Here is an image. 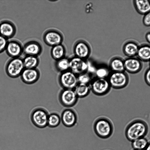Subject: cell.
Here are the masks:
<instances>
[{"label": "cell", "instance_id": "cell-20", "mask_svg": "<svg viewBox=\"0 0 150 150\" xmlns=\"http://www.w3.org/2000/svg\"><path fill=\"white\" fill-rule=\"evenodd\" d=\"M137 56L142 61H150V45L144 44L139 46Z\"/></svg>", "mask_w": 150, "mask_h": 150}, {"label": "cell", "instance_id": "cell-12", "mask_svg": "<svg viewBox=\"0 0 150 150\" xmlns=\"http://www.w3.org/2000/svg\"><path fill=\"white\" fill-rule=\"evenodd\" d=\"M40 76V72L36 68H25L20 76L22 81L27 84H32L37 82Z\"/></svg>", "mask_w": 150, "mask_h": 150}, {"label": "cell", "instance_id": "cell-5", "mask_svg": "<svg viewBox=\"0 0 150 150\" xmlns=\"http://www.w3.org/2000/svg\"><path fill=\"white\" fill-rule=\"evenodd\" d=\"M49 114L45 109L38 108L32 112L30 119L33 124L36 127L43 128L47 126V120Z\"/></svg>", "mask_w": 150, "mask_h": 150}, {"label": "cell", "instance_id": "cell-33", "mask_svg": "<svg viewBox=\"0 0 150 150\" xmlns=\"http://www.w3.org/2000/svg\"><path fill=\"white\" fill-rule=\"evenodd\" d=\"M145 37L147 41L150 44V32H148L146 34Z\"/></svg>", "mask_w": 150, "mask_h": 150}, {"label": "cell", "instance_id": "cell-21", "mask_svg": "<svg viewBox=\"0 0 150 150\" xmlns=\"http://www.w3.org/2000/svg\"><path fill=\"white\" fill-rule=\"evenodd\" d=\"M25 68H36L40 63V59L38 57L25 55L23 59Z\"/></svg>", "mask_w": 150, "mask_h": 150}, {"label": "cell", "instance_id": "cell-17", "mask_svg": "<svg viewBox=\"0 0 150 150\" xmlns=\"http://www.w3.org/2000/svg\"><path fill=\"white\" fill-rule=\"evenodd\" d=\"M139 46L136 42L129 41L124 44L123 51L124 54L128 57H134L137 55Z\"/></svg>", "mask_w": 150, "mask_h": 150}, {"label": "cell", "instance_id": "cell-14", "mask_svg": "<svg viewBox=\"0 0 150 150\" xmlns=\"http://www.w3.org/2000/svg\"><path fill=\"white\" fill-rule=\"evenodd\" d=\"M142 62L134 57L127 58L124 60L125 71L132 74L139 72L142 68Z\"/></svg>", "mask_w": 150, "mask_h": 150}, {"label": "cell", "instance_id": "cell-9", "mask_svg": "<svg viewBox=\"0 0 150 150\" xmlns=\"http://www.w3.org/2000/svg\"><path fill=\"white\" fill-rule=\"evenodd\" d=\"M44 43L47 45L52 47L61 44L63 37L61 33L54 29H49L46 30L43 35Z\"/></svg>", "mask_w": 150, "mask_h": 150}, {"label": "cell", "instance_id": "cell-28", "mask_svg": "<svg viewBox=\"0 0 150 150\" xmlns=\"http://www.w3.org/2000/svg\"><path fill=\"white\" fill-rule=\"evenodd\" d=\"M111 72L109 68L105 66L96 67L94 75L96 78L107 79Z\"/></svg>", "mask_w": 150, "mask_h": 150}, {"label": "cell", "instance_id": "cell-19", "mask_svg": "<svg viewBox=\"0 0 150 150\" xmlns=\"http://www.w3.org/2000/svg\"><path fill=\"white\" fill-rule=\"evenodd\" d=\"M133 4L136 10L140 14L144 15L150 11V0H134Z\"/></svg>", "mask_w": 150, "mask_h": 150}, {"label": "cell", "instance_id": "cell-8", "mask_svg": "<svg viewBox=\"0 0 150 150\" xmlns=\"http://www.w3.org/2000/svg\"><path fill=\"white\" fill-rule=\"evenodd\" d=\"M78 98L74 89H63L59 95L60 103L66 107H71L74 105Z\"/></svg>", "mask_w": 150, "mask_h": 150}, {"label": "cell", "instance_id": "cell-6", "mask_svg": "<svg viewBox=\"0 0 150 150\" xmlns=\"http://www.w3.org/2000/svg\"><path fill=\"white\" fill-rule=\"evenodd\" d=\"M91 90L95 95L103 96L110 91L111 87L107 79L94 78L90 84Z\"/></svg>", "mask_w": 150, "mask_h": 150}, {"label": "cell", "instance_id": "cell-22", "mask_svg": "<svg viewBox=\"0 0 150 150\" xmlns=\"http://www.w3.org/2000/svg\"><path fill=\"white\" fill-rule=\"evenodd\" d=\"M109 69L111 72L125 71L124 60L119 58L113 59L110 63Z\"/></svg>", "mask_w": 150, "mask_h": 150}, {"label": "cell", "instance_id": "cell-36", "mask_svg": "<svg viewBox=\"0 0 150 150\" xmlns=\"http://www.w3.org/2000/svg\"><path fill=\"white\" fill-rule=\"evenodd\" d=\"M133 150H134V149H133Z\"/></svg>", "mask_w": 150, "mask_h": 150}, {"label": "cell", "instance_id": "cell-11", "mask_svg": "<svg viewBox=\"0 0 150 150\" xmlns=\"http://www.w3.org/2000/svg\"><path fill=\"white\" fill-rule=\"evenodd\" d=\"M5 51L11 58L20 57L23 53V46L17 40H8Z\"/></svg>", "mask_w": 150, "mask_h": 150}, {"label": "cell", "instance_id": "cell-18", "mask_svg": "<svg viewBox=\"0 0 150 150\" xmlns=\"http://www.w3.org/2000/svg\"><path fill=\"white\" fill-rule=\"evenodd\" d=\"M74 52L76 57L84 59L87 57L90 53V49L84 42H79L74 47Z\"/></svg>", "mask_w": 150, "mask_h": 150}, {"label": "cell", "instance_id": "cell-10", "mask_svg": "<svg viewBox=\"0 0 150 150\" xmlns=\"http://www.w3.org/2000/svg\"><path fill=\"white\" fill-rule=\"evenodd\" d=\"M23 46V53L25 55L38 57L42 53L43 47L38 41L31 40L26 42Z\"/></svg>", "mask_w": 150, "mask_h": 150}, {"label": "cell", "instance_id": "cell-4", "mask_svg": "<svg viewBox=\"0 0 150 150\" xmlns=\"http://www.w3.org/2000/svg\"><path fill=\"white\" fill-rule=\"evenodd\" d=\"M107 79L111 87L116 89L125 88L129 81V76L125 71L111 72Z\"/></svg>", "mask_w": 150, "mask_h": 150}, {"label": "cell", "instance_id": "cell-32", "mask_svg": "<svg viewBox=\"0 0 150 150\" xmlns=\"http://www.w3.org/2000/svg\"><path fill=\"white\" fill-rule=\"evenodd\" d=\"M144 80L146 83L150 86V68L146 71L144 75Z\"/></svg>", "mask_w": 150, "mask_h": 150}, {"label": "cell", "instance_id": "cell-15", "mask_svg": "<svg viewBox=\"0 0 150 150\" xmlns=\"http://www.w3.org/2000/svg\"><path fill=\"white\" fill-rule=\"evenodd\" d=\"M16 32V27L11 21L5 20L0 22V35L8 39L13 38Z\"/></svg>", "mask_w": 150, "mask_h": 150}, {"label": "cell", "instance_id": "cell-26", "mask_svg": "<svg viewBox=\"0 0 150 150\" xmlns=\"http://www.w3.org/2000/svg\"><path fill=\"white\" fill-rule=\"evenodd\" d=\"M149 142L144 137L137 139L131 142L132 146L134 150H144Z\"/></svg>", "mask_w": 150, "mask_h": 150}, {"label": "cell", "instance_id": "cell-2", "mask_svg": "<svg viewBox=\"0 0 150 150\" xmlns=\"http://www.w3.org/2000/svg\"><path fill=\"white\" fill-rule=\"evenodd\" d=\"M93 129L96 134L99 137L107 139L112 134L113 127L112 123L108 119L101 117L95 122Z\"/></svg>", "mask_w": 150, "mask_h": 150}, {"label": "cell", "instance_id": "cell-23", "mask_svg": "<svg viewBox=\"0 0 150 150\" xmlns=\"http://www.w3.org/2000/svg\"><path fill=\"white\" fill-rule=\"evenodd\" d=\"M65 52L64 47L60 44L52 47L50 54L52 58L57 61L64 58Z\"/></svg>", "mask_w": 150, "mask_h": 150}, {"label": "cell", "instance_id": "cell-13", "mask_svg": "<svg viewBox=\"0 0 150 150\" xmlns=\"http://www.w3.org/2000/svg\"><path fill=\"white\" fill-rule=\"evenodd\" d=\"M88 63L84 59L77 57L69 60V70L77 75L87 71Z\"/></svg>", "mask_w": 150, "mask_h": 150}, {"label": "cell", "instance_id": "cell-30", "mask_svg": "<svg viewBox=\"0 0 150 150\" xmlns=\"http://www.w3.org/2000/svg\"><path fill=\"white\" fill-rule=\"evenodd\" d=\"M8 41V39L0 35V54L5 50Z\"/></svg>", "mask_w": 150, "mask_h": 150}, {"label": "cell", "instance_id": "cell-7", "mask_svg": "<svg viewBox=\"0 0 150 150\" xmlns=\"http://www.w3.org/2000/svg\"><path fill=\"white\" fill-rule=\"evenodd\" d=\"M59 82L63 89H74L78 83L77 75L68 70L60 73Z\"/></svg>", "mask_w": 150, "mask_h": 150}, {"label": "cell", "instance_id": "cell-29", "mask_svg": "<svg viewBox=\"0 0 150 150\" xmlns=\"http://www.w3.org/2000/svg\"><path fill=\"white\" fill-rule=\"evenodd\" d=\"M93 75L87 72L80 74L77 75L78 83L90 85L93 79Z\"/></svg>", "mask_w": 150, "mask_h": 150}, {"label": "cell", "instance_id": "cell-25", "mask_svg": "<svg viewBox=\"0 0 150 150\" xmlns=\"http://www.w3.org/2000/svg\"><path fill=\"white\" fill-rule=\"evenodd\" d=\"M56 61L55 67L58 71L62 73L69 70V60L64 57Z\"/></svg>", "mask_w": 150, "mask_h": 150}, {"label": "cell", "instance_id": "cell-16", "mask_svg": "<svg viewBox=\"0 0 150 150\" xmlns=\"http://www.w3.org/2000/svg\"><path fill=\"white\" fill-rule=\"evenodd\" d=\"M61 119L63 125L66 127H71L75 126L77 122L76 114L72 110L67 109L62 113Z\"/></svg>", "mask_w": 150, "mask_h": 150}, {"label": "cell", "instance_id": "cell-3", "mask_svg": "<svg viewBox=\"0 0 150 150\" xmlns=\"http://www.w3.org/2000/svg\"><path fill=\"white\" fill-rule=\"evenodd\" d=\"M25 68L23 58L20 57L11 58L6 63L5 71L9 77L15 78L20 76Z\"/></svg>", "mask_w": 150, "mask_h": 150}, {"label": "cell", "instance_id": "cell-1", "mask_svg": "<svg viewBox=\"0 0 150 150\" xmlns=\"http://www.w3.org/2000/svg\"><path fill=\"white\" fill-rule=\"evenodd\" d=\"M148 131V125L145 121L136 119L127 125L125 129V134L127 139L132 142L137 139L144 137Z\"/></svg>", "mask_w": 150, "mask_h": 150}, {"label": "cell", "instance_id": "cell-31", "mask_svg": "<svg viewBox=\"0 0 150 150\" xmlns=\"http://www.w3.org/2000/svg\"><path fill=\"white\" fill-rule=\"evenodd\" d=\"M143 22L145 26H150V11L144 15L143 19Z\"/></svg>", "mask_w": 150, "mask_h": 150}, {"label": "cell", "instance_id": "cell-24", "mask_svg": "<svg viewBox=\"0 0 150 150\" xmlns=\"http://www.w3.org/2000/svg\"><path fill=\"white\" fill-rule=\"evenodd\" d=\"M74 90L78 98H83L88 96L91 90L89 85L78 83Z\"/></svg>", "mask_w": 150, "mask_h": 150}, {"label": "cell", "instance_id": "cell-35", "mask_svg": "<svg viewBox=\"0 0 150 150\" xmlns=\"http://www.w3.org/2000/svg\"><path fill=\"white\" fill-rule=\"evenodd\" d=\"M149 66H150V61H149Z\"/></svg>", "mask_w": 150, "mask_h": 150}, {"label": "cell", "instance_id": "cell-34", "mask_svg": "<svg viewBox=\"0 0 150 150\" xmlns=\"http://www.w3.org/2000/svg\"><path fill=\"white\" fill-rule=\"evenodd\" d=\"M144 150H150V141L149 142V143Z\"/></svg>", "mask_w": 150, "mask_h": 150}, {"label": "cell", "instance_id": "cell-27", "mask_svg": "<svg viewBox=\"0 0 150 150\" xmlns=\"http://www.w3.org/2000/svg\"><path fill=\"white\" fill-rule=\"evenodd\" d=\"M61 121V117L57 113L53 112L49 114L47 126L51 128H54L58 126Z\"/></svg>", "mask_w": 150, "mask_h": 150}]
</instances>
